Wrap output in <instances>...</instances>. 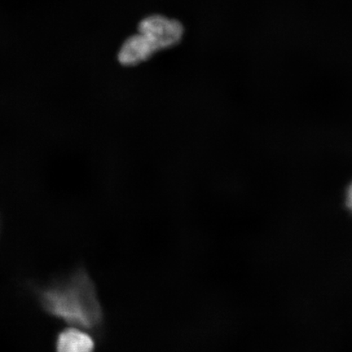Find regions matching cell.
Returning a JSON list of instances; mask_svg holds the SVG:
<instances>
[{
	"label": "cell",
	"instance_id": "1",
	"mask_svg": "<svg viewBox=\"0 0 352 352\" xmlns=\"http://www.w3.org/2000/svg\"><path fill=\"white\" fill-rule=\"evenodd\" d=\"M42 301L47 311L74 327L90 329L100 320V307L94 286L85 274L46 290Z\"/></svg>",
	"mask_w": 352,
	"mask_h": 352
},
{
	"label": "cell",
	"instance_id": "2",
	"mask_svg": "<svg viewBox=\"0 0 352 352\" xmlns=\"http://www.w3.org/2000/svg\"><path fill=\"white\" fill-rule=\"evenodd\" d=\"M138 34L122 44L118 58L122 65H139L157 52L177 45L182 41L184 28L178 21L153 15L140 22Z\"/></svg>",
	"mask_w": 352,
	"mask_h": 352
},
{
	"label": "cell",
	"instance_id": "3",
	"mask_svg": "<svg viewBox=\"0 0 352 352\" xmlns=\"http://www.w3.org/2000/svg\"><path fill=\"white\" fill-rule=\"evenodd\" d=\"M57 352H94V342L78 329H68L60 334Z\"/></svg>",
	"mask_w": 352,
	"mask_h": 352
},
{
	"label": "cell",
	"instance_id": "4",
	"mask_svg": "<svg viewBox=\"0 0 352 352\" xmlns=\"http://www.w3.org/2000/svg\"><path fill=\"white\" fill-rule=\"evenodd\" d=\"M347 205H349L351 210H352V184L347 192Z\"/></svg>",
	"mask_w": 352,
	"mask_h": 352
}]
</instances>
